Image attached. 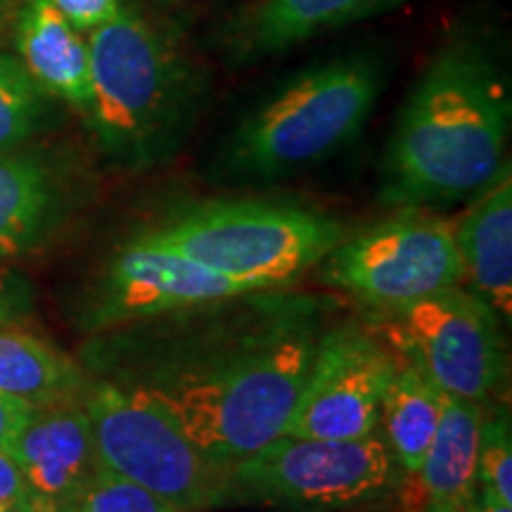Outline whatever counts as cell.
Segmentation results:
<instances>
[{"mask_svg": "<svg viewBox=\"0 0 512 512\" xmlns=\"http://www.w3.org/2000/svg\"><path fill=\"white\" fill-rule=\"evenodd\" d=\"M256 292L188 256L133 240L107 266L88 311L93 330L126 328Z\"/></svg>", "mask_w": 512, "mask_h": 512, "instance_id": "8fae6325", "label": "cell"}, {"mask_svg": "<svg viewBox=\"0 0 512 512\" xmlns=\"http://www.w3.org/2000/svg\"><path fill=\"white\" fill-rule=\"evenodd\" d=\"M79 31H93L110 22L121 8V0H50Z\"/></svg>", "mask_w": 512, "mask_h": 512, "instance_id": "cb8c5ba5", "label": "cell"}, {"mask_svg": "<svg viewBox=\"0 0 512 512\" xmlns=\"http://www.w3.org/2000/svg\"><path fill=\"white\" fill-rule=\"evenodd\" d=\"M283 512H332V510H325V508H290V510H283Z\"/></svg>", "mask_w": 512, "mask_h": 512, "instance_id": "f1b7e54d", "label": "cell"}, {"mask_svg": "<svg viewBox=\"0 0 512 512\" xmlns=\"http://www.w3.org/2000/svg\"><path fill=\"white\" fill-rule=\"evenodd\" d=\"M31 413H34V408L29 403L0 394V451L8 453L12 441L22 432V427L27 425Z\"/></svg>", "mask_w": 512, "mask_h": 512, "instance_id": "484cf974", "label": "cell"}, {"mask_svg": "<svg viewBox=\"0 0 512 512\" xmlns=\"http://www.w3.org/2000/svg\"><path fill=\"white\" fill-rule=\"evenodd\" d=\"M453 238L472 292L501 323L512 316V178L510 166L477 197L458 221Z\"/></svg>", "mask_w": 512, "mask_h": 512, "instance_id": "5bb4252c", "label": "cell"}, {"mask_svg": "<svg viewBox=\"0 0 512 512\" xmlns=\"http://www.w3.org/2000/svg\"><path fill=\"white\" fill-rule=\"evenodd\" d=\"M399 3L403 0H256L235 22L230 41L240 57L273 55Z\"/></svg>", "mask_w": 512, "mask_h": 512, "instance_id": "2e32d148", "label": "cell"}, {"mask_svg": "<svg viewBox=\"0 0 512 512\" xmlns=\"http://www.w3.org/2000/svg\"><path fill=\"white\" fill-rule=\"evenodd\" d=\"M484 406L441 394V415L430 451L408 479V512H460L477 494L479 430Z\"/></svg>", "mask_w": 512, "mask_h": 512, "instance_id": "4fadbf2b", "label": "cell"}, {"mask_svg": "<svg viewBox=\"0 0 512 512\" xmlns=\"http://www.w3.org/2000/svg\"><path fill=\"white\" fill-rule=\"evenodd\" d=\"M19 8H22V0H0V43L5 36L12 34Z\"/></svg>", "mask_w": 512, "mask_h": 512, "instance_id": "83f0119b", "label": "cell"}, {"mask_svg": "<svg viewBox=\"0 0 512 512\" xmlns=\"http://www.w3.org/2000/svg\"><path fill=\"white\" fill-rule=\"evenodd\" d=\"M463 512H512V505L503 503L501 498L486 494V491H479L475 498H472L470 503H467V508Z\"/></svg>", "mask_w": 512, "mask_h": 512, "instance_id": "4316f807", "label": "cell"}, {"mask_svg": "<svg viewBox=\"0 0 512 512\" xmlns=\"http://www.w3.org/2000/svg\"><path fill=\"white\" fill-rule=\"evenodd\" d=\"M46 112V93L19 57L0 53V155L15 152L34 136Z\"/></svg>", "mask_w": 512, "mask_h": 512, "instance_id": "ffe728a7", "label": "cell"}, {"mask_svg": "<svg viewBox=\"0 0 512 512\" xmlns=\"http://www.w3.org/2000/svg\"><path fill=\"white\" fill-rule=\"evenodd\" d=\"M501 325L484 299L453 285L380 313L368 330L444 394L484 406L508 370Z\"/></svg>", "mask_w": 512, "mask_h": 512, "instance_id": "ba28073f", "label": "cell"}, {"mask_svg": "<svg viewBox=\"0 0 512 512\" xmlns=\"http://www.w3.org/2000/svg\"><path fill=\"white\" fill-rule=\"evenodd\" d=\"M396 354L368 328L342 323L320 335L302 392L280 437L351 441L375 434Z\"/></svg>", "mask_w": 512, "mask_h": 512, "instance_id": "30bf717a", "label": "cell"}, {"mask_svg": "<svg viewBox=\"0 0 512 512\" xmlns=\"http://www.w3.org/2000/svg\"><path fill=\"white\" fill-rule=\"evenodd\" d=\"M510 91L475 38L446 43L403 102L384 152L382 202L439 209L472 200L508 169Z\"/></svg>", "mask_w": 512, "mask_h": 512, "instance_id": "7a4b0ae2", "label": "cell"}, {"mask_svg": "<svg viewBox=\"0 0 512 512\" xmlns=\"http://www.w3.org/2000/svg\"><path fill=\"white\" fill-rule=\"evenodd\" d=\"M86 380L62 351L29 332L0 325V394L31 408L81 399Z\"/></svg>", "mask_w": 512, "mask_h": 512, "instance_id": "ac0fdd59", "label": "cell"}, {"mask_svg": "<svg viewBox=\"0 0 512 512\" xmlns=\"http://www.w3.org/2000/svg\"><path fill=\"white\" fill-rule=\"evenodd\" d=\"M344 238V226L320 211L283 202L219 200L197 204L138 242L171 249L252 290L290 287Z\"/></svg>", "mask_w": 512, "mask_h": 512, "instance_id": "5b68a950", "label": "cell"}, {"mask_svg": "<svg viewBox=\"0 0 512 512\" xmlns=\"http://www.w3.org/2000/svg\"><path fill=\"white\" fill-rule=\"evenodd\" d=\"M62 512H178L174 505L162 501L143 486L128 482L114 472L100 470L76 494Z\"/></svg>", "mask_w": 512, "mask_h": 512, "instance_id": "44dd1931", "label": "cell"}, {"mask_svg": "<svg viewBox=\"0 0 512 512\" xmlns=\"http://www.w3.org/2000/svg\"><path fill=\"white\" fill-rule=\"evenodd\" d=\"M323 261L325 283L377 313L463 283L453 221L427 209H401L351 238L344 235Z\"/></svg>", "mask_w": 512, "mask_h": 512, "instance_id": "9c48e42d", "label": "cell"}, {"mask_svg": "<svg viewBox=\"0 0 512 512\" xmlns=\"http://www.w3.org/2000/svg\"><path fill=\"white\" fill-rule=\"evenodd\" d=\"M8 453L27 484L31 512H62L100 470L91 420L79 399L34 408Z\"/></svg>", "mask_w": 512, "mask_h": 512, "instance_id": "7c38bea8", "label": "cell"}, {"mask_svg": "<svg viewBox=\"0 0 512 512\" xmlns=\"http://www.w3.org/2000/svg\"><path fill=\"white\" fill-rule=\"evenodd\" d=\"M318 299L256 290L126 325L110 377L164 408L219 465L285 432L323 335Z\"/></svg>", "mask_w": 512, "mask_h": 512, "instance_id": "6da1fadb", "label": "cell"}, {"mask_svg": "<svg viewBox=\"0 0 512 512\" xmlns=\"http://www.w3.org/2000/svg\"><path fill=\"white\" fill-rule=\"evenodd\" d=\"M100 465L143 486L178 512L219 508L223 467L192 444L159 403L102 380L83 389Z\"/></svg>", "mask_w": 512, "mask_h": 512, "instance_id": "52a82bcc", "label": "cell"}, {"mask_svg": "<svg viewBox=\"0 0 512 512\" xmlns=\"http://www.w3.org/2000/svg\"><path fill=\"white\" fill-rule=\"evenodd\" d=\"M88 119L102 152L126 169L164 162L181 145L200 100V79L176 43L143 12L121 3L88 31Z\"/></svg>", "mask_w": 512, "mask_h": 512, "instance_id": "3957f363", "label": "cell"}, {"mask_svg": "<svg viewBox=\"0 0 512 512\" xmlns=\"http://www.w3.org/2000/svg\"><path fill=\"white\" fill-rule=\"evenodd\" d=\"M460 512H463V510H460Z\"/></svg>", "mask_w": 512, "mask_h": 512, "instance_id": "f546056e", "label": "cell"}, {"mask_svg": "<svg viewBox=\"0 0 512 512\" xmlns=\"http://www.w3.org/2000/svg\"><path fill=\"white\" fill-rule=\"evenodd\" d=\"M57 216V185L36 155H0V261L29 254Z\"/></svg>", "mask_w": 512, "mask_h": 512, "instance_id": "e0dca14e", "label": "cell"}, {"mask_svg": "<svg viewBox=\"0 0 512 512\" xmlns=\"http://www.w3.org/2000/svg\"><path fill=\"white\" fill-rule=\"evenodd\" d=\"M380 91L382 72L370 57L309 67L235 128L223 162L233 176L254 181L309 169L361 133Z\"/></svg>", "mask_w": 512, "mask_h": 512, "instance_id": "277c9868", "label": "cell"}, {"mask_svg": "<svg viewBox=\"0 0 512 512\" xmlns=\"http://www.w3.org/2000/svg\"><path fill=\"white\" fill-rule=\"evenodd\" d=\"M441 394L418 368L396 356V370L380 406V422L403 477L418 475L430 451L441 415Z\"/></svg>", "mask_w": 512, "mask_h": 512, "instance_id": "d6986e66", "label": "cell"}, {"mask_svg": "<svg viewBox=\"0 0 512 512\" xmlns=\"http://www.w3.org/2000/svg\"><path fill=\"white\" fill-rule=\"evenodd\" d=\"M399 482V465L377 434L351 441L278 437L223 467L219 508H351L387 496Z\"/></svg>", "mask_w": 512, "mask_h": 512, "instance_id": "8992f818", "label": "cell"}, {"mask_svg": "<svg viewBox=\"0 0 512 512\" xmlns=\"http://www.w3.org/2000/svg\"><path fill=\"white\" fill-rule=\"evenodd\" d=\"M477 489L512 505V434L508 406L484 415L479 430Z\"/></svg>", "mask_w": 512, "mask_h": 512, "instance_id": "7402d4cb", "label": "cell"}, {"mask_svg": "<svg viewBox=\"0 0 512 512\" xmlns=\"http://www.w3.org/2000/svg\"><path fill=\"white\" fill-rule=\"evenodd\" d=\"M0 512H31L27 484L5 451H0Z\"/></svg>", "mask_w": 512, "mask_h": 512, "instance_id": "d4e9b609", "label": "cell"}, {"mask_svg": "<svg viewBox=\"0 0 512 512\" xmlns=\"http://www.w3.org/2000/svg\"><path fill=\"white\" fill-rule=\"evenodd\" d=\"M12 38L19 62L38 88L86 114L91 107V50L83 31L50 0H22Z\"/></svg>", "mask_w": 512, "mask_h": 512, "instance_id": "9a60e30c", "label": "cell"}, {"mask_svg": "<svg viewBox=\"0 0 512 512\" xmlns=\"http://www.w3.org/2000/svg\"><path fill=\"white\" fill-rule=\"evenodd\" d=\"M34 306V290L24 275L0 266V325L24 318Z\"/></svg>", "mask_w": 512, "mask_h": 512, "instance_id": "603a6c76", "label": "cell"}]
</instances>
